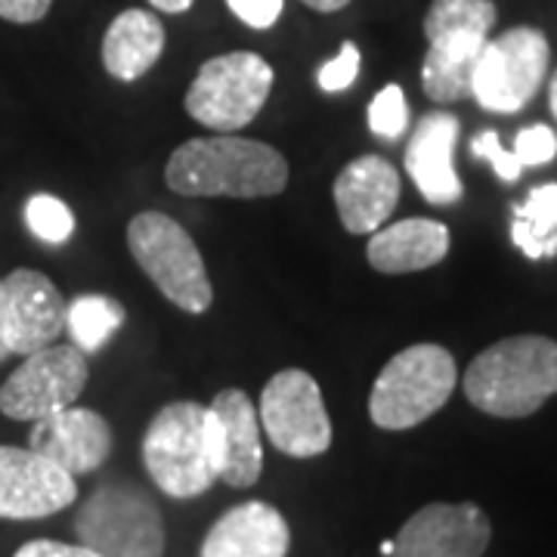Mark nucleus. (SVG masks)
<instances>
[{"label":"nucleus","instance_id":"nucleus-13","mask_svg":"<svg viewBox=\"0 0 557 557\" xmlns=\"http://www.w3.org/2000/svg\"><path fill=\"white\" fill-rule=\"evenodd\" d=\"M3 292V341L10 354L28 357L40 347L57 344L65 332L69 304L38 270H13L0 282Z\"/></svg>","mask_w":557,"mask_h":557},{"label":"nucleus","instance_id":"nucleus-8","mask_svg":"<svg viewBox=\"0 0 557 557\" xmlns=\"http://www.w3.org/2000/svg\"><path fill=\"white\" fill-rule=\"evenodd\" d=\"M548 62H552V47L539 28L533 25L508 28L505 35L486 40L474 69L471 97L486 112L518 115L545 84Z\"/></svg>","mask_w":557,"mask_h":557},{"label":"nucleus","instance_id":"nucleus-3","mask_svg":"<svg viewBox=\"0 0 557 557\" xmlns=\"http://www.w3.org/2000/svg\"><path fill=\"white\" fill-rule=\"evenodd\" d=\"M143 465L164 496H205L218 483L211 409L193 399L168 403L146 428Z\"/></svg>","mask_w":557,"mask_h":557},{"label":"nucleus","instance_id":"nucleus-5","mask_svg":"<svg viewBox=\"0 0 557 557\" xmlns=\"http://www.w3.org/2000/svg\"><path fill=\"white\" fill-rule=\"evenodd\" d=\"M78 545L100 557H164V518L137 483H100L75 515Z\"/></svg>","mask_w":557,"mask_h":557},{"label":"nucleus","instance_id":"nucleus-2","mask_svg":"<svg viewBox=\"0 0 557 557\" xmlns=\"http://www.w3.org/2000/svg\"><path fill=\"white\" fill-rule=\"evenodd\" d=\"M465 397L493 418L536 416L557 394V341L515 335L496 341L465 372Z\"/></svg>","mask_w":557,"mask_h":557},{"label":"nucleus","instance_id":"nucleus-9","mask_svg":"<svg viewBox=\"0 0 557 557\" xmlns=\"http://www.w3.org/2000/svg\"><path fill=\"white\" fill-rule=\"evenodd\" d=\"M260 431L278 453L317 458L332 446V418L319 381L304 369H282L260 394Z\"/></svg>","mask_w":557,"mask_h":557},{"label":"nucleus","instance_id":"nucleus-7","mask_svg":"<svg viewBox=\"0 0 557 557\" xmlns=\"http://www.w3.org/2000/svg\"><path fill=\"white\" fill-rule=\"evenodd\" d=\"M273 65L248 50L223 53L201 62L199 75L186 90V112L218 134H233L258 119L273 90Z\"/></svg>","mask_w":557,"mask_h":557},{"label":"nucleus","instance_id":"nucleus-23","mask_svg":"<svg viewBox=\"0 0 557 557\" xmlns=\"http://www.w3.org/2000/svg\"><path fill=\"white\" fill-rule=\"evenodd\" d=\"M124 319L127 313H124L121 300L109 298V295H81L65 310V332L72 335V344L81 354L90 357L115 338Z\"/></svg>","mask_w":557,"mask_h":557},{"label":"nucleus","instance_id":"nucleus-21","mask_svg":"<svg viewBox=\"0 0 557 557\" xmlns=\"http://www.w3.org/2000/svg\"><path fill=\"white\" fill-rule=\"evenodd\" d=\"M164 50V25L152 10L119 13L102 38V65L115 81H139Z\"/></svg>","mask_w":557,"mask_h":557},{"label":"nucleus","instance_id":"nucleus-17","mask_svg":"<svg viewBox=\"0 0 557 557\" xmlns=\"http://www.w3.org/2000/svg\"><path fill=\"white\" fill-rule=\"evenodd\" d=\"M461 121L453 112H431L418 121L406 146V174L431 205H456L465 186L456 174Z\"/></svg>","mask_w":557,"mask_h":557},{"label":"nucleus","instance_id":"nucleus-20","mask_svg":"<svg viewBox=\"0 0 557 557\" xmlns=\"http://www.w3.org/2000/svg\"><path fill=\"white\" fill-rule=\"evenodd\" d=\"M496 20L498 10L493 0H434L424 16L428 53L478 65Z\"/></svg>","mask_w":557,"mask_h":557},{"label":"nucleus","instance_id":"nucleus-11","mask_svg":"<svg viewBox=\"0 0 557 557\" xmlns=\"http://www.w3.org/2000/svg\"><path fill=\"white\" fill-rule=\"evenodd\" d=\"M493 523L474 502H431L399 527L391 557H483Z\"/></svg>","mask_w":557,"mask_h":557},{"label":"nucleus","instance_id":"nucleus-32","mask_svg":"<svg viewBox=\"0 0 557 557\" xmlns=\"http://www.w3.org/2000/svg\"><path fill=\"white\" fill-rule=\"evenodd\" d=\"M161 13H186L196 0H149Z\"/></svg>","mask_w":557,"mask_h":557},{"label":"nucleus","instance_id":"nucleus-10","mask_svg":"<svg viewBox=\"0 0 557 557\" xmlns=\"http://www.w3.org/2000/svg\"><path fill=\"white\" fill-rule=\"evenodd\" d=\"M87 357L75 344H50L22 359L0 384V412L13 421H38L75 406L87 387Z\"/></svg>","mask_w":557,"mask_h":557},{"label":"nucleus","instance_id":"nucleus-29","mask_svg":"<svg viewBox=\"0 0 557 557\" xmlns=\"http://www.w3.org/2000/svg\"><path fill=\"white\" fill-rule=\"evenodd\" d=\"M226 7H230L248 28L267 32V28H273L278 22V16H282L285 0H226Z\"/></svg>","mask_w":557,"mask_h":557},{"label":"nucleus","instance_id":"nucleus-24","mask_svg":"<svg viewBox=\"0 0 557 557\" xmlns=\"http://www.w3.org/2000/svg\"><path fill=\"white\" fill-rule=\"evenodd\" d=\"M25 223L28 230L47 245H65L75 236V214L72 208L50 193H38L25 201Z\"/></svg>","mask_w":557,"mask_h":557},{"label":"nucleus","instance_id":"nucleus-33","mask_svg":"<svg viewBox=\"0 0 557 557\" xmlns=\"http://www.w3.org/2000/svg\"><path fill=\"white\" fill-rule=\"evenodd\" d=\"M307 7H313L317 13H338V10H344L350 0H304Z\"/></svg>","mask_w":557,"mask_h":557},{"label":"nucleus","instance_id":"nucleus-34","mask_svg":"<svg viewBox=\"0 0 557 557\" xmlns=\"http://www.w3.org/2000/svg\"><path fill=\"white\" fill-rule=\"evenodd\" d=\"M3 282V278H0ZM10 357V350H7V341H3V292H0V362Z\"/></svg>","mask_w":557,"mask_h":557},{"label":"nucleus","instance_id":"nucleus-27","mask_svg":"<svg viewBox=\"0 0 557 557\" xmlns=\"http://www.w3.org/2000/svg\"><path fill=\"white\" fill-rule=\"evenodd\" d=\"M359 62L362 60H359L357 44H354V40H344L338 57L325 62L317 72L319 90H325V94H341V90H347V87L359 78Z\"/></svg>","mask_w":557,"mask_h":557},{"label":"nucleus","instance_id":"nucleus-18","mask_svg":"<svg viewBox=\"0 0 557 557\" xmlns=\"http://www.w3.org/2000/svg\"><path fill=\"white\" fill-rule=\"evenodd\" d=\"M292 530L267 502H242L223 511L201 539L199 557H288Z\"/></svg>","mask_w":557,"mask_h":557},{"label":"nucleus","instance_id":"nucleus-14","mask_svg":"<svg viewBox=\"0 0 557 557\" xmlns=\"http://www.w3.org/2000/svg\"><path fill=\"white\" fill-rule=\"evenodd\" d=\"M28 449L50 458L72 478L97 471L112 453V428L109 421L84 406H69L53 416L32 421Z\"/></svg>","mask_w":557,"mask_h":557},{"label":"nucleus","instance_id":"nucleus-1","mask_svg":"<svg viewBox=\"0 0 557 557\" xmlns=\"http://www.w3.org/2000/svg\"><path fill=\"white\" fill-rule=\"evenodd\" d=\"M164 183L193 199H270L288 186V161L258 139L201 137L171 152Z\"/></svg>","mask_w":557,"mask_h":557},{"label":"nucleus","instance_id":"nucleus-36","mask_svg":"<svg viewBox=\"0 0 557 557\" xmlns=\"http://www.w3.org/2000/svg\"><path fill=\"white\" fill-rule=\"evenodd\" d=\"M381 555H384V557L394 555V539H387V542H381Z\"/></svg>","mask_w":557,"mask_h":557},{"label":"nucleus","instance_id":"nucleus-12","mask_svg":"<svg viewBox=\"0 0 557 557\" xmlns=\"http://www.w3.org/2000/svg\"><path fill=\"white\" fill-rule=\"evenodd\" d=\"M78 498V483L35 449L0 446V518L40 520L60 515Z\"/></svg>","mask_w":557,"mask_h":557},{"label":"nucleus","instance_id":"nucleus-35","mask_svg":"<svg viewBox=\"0 0 557 557\" xmlns=\"http://www.w3.org/2000/svg\"><path fill=\"white\" fill-rule=\"evenodd\" d=\"M548 102H552V115L557 119V72L552 75V84H548Z\"/></svg>","mask_w":557,"mask_h":557},{"label":"nucleus","instance_id":"nucleus-30","mask_svg":"<svg viewBox=\"0 0 557 557\" xmlns=\"http://www.w3.org/2000/svg\"><path fill=\"white\" fill-rule=\"evenodd\" d=\"M13 557H100L97 552L84 548V545H69V542H57V539H35L25 542Z\"/></svg>","mask_w":557,"mask_h":557},{"label":"nucleus","instance_id":"nucleus-19","mask_svg":"<svg viewBox=\"0 0 557 557\" xmlns=\"http://www.w3.org/2000/svg\"><path fill=\"white\" fill-rule=\"evenodd\" d=\"M449 226L431 218H409L381 226L366 245L369 267L384 276H406L418 270H431L449 255Z\"/></svg>","mask_w":557,"mask_h":557},{"label":"nucleus","instance_id":"nucleus-28","mask_svg":"<svg viewBox=\"0 0 557 557\" xmlns=\"http://www.w3.org/2000/svg\"><path fill=\"white\" fill-rule=\"evenodd\" d=\"M471 156H474V159L490 161L493 171H496V177L505 180V183H518L520 174H523L520 161L515 159V152H508V149L502 146V139H498L496 131H483V134H478V137L471 139Z\"/></svg>","mask_w":557,"mask_h":557},{"label":"nucleus","instance_id":"nucleus-15","mask_svg":"<svg viewBox=\"0 0 557 557\" xmlns=\"http://www.w3.org/2000/svg\"><path fill=\"white\" fill-rule=\"evenodd\" d=\"M208 409L214 421L218 480L233 490L255 486L263 471V431L251 397L239 387H226Z\"/></svg>","mask_w":557,"mask_h":557},{"label":"nucleus","instance_id":"nucleus-4","mask_svg":"<svg viewBox=\"0 0 557 557\" xmlns=\"http://www.w3.org/2000/svg\"><path fill=\"white\" fill-rule=\"evenodd\" d=\"M458 384L453 354L440 344H412L372 384L369 418L381 431H409L449 403Z\"/></svg>","mask_w":557,"mask_h":557},{"label":"nucleus","instance_id":"nucleus-26","mask_svg":"<svg viewBox=\"0 0 557 557\" xmlns=\"http://www.w3.org/2000/svg\"><path fill=\"white\" fill-rule=\"evenodd\" d=\"M515 159L520 161V168H542L557 156V134L548 124H533L523 127L515 139Z\"/></svg>","mask_w":557,"mask_h":557},{"label":"nucleus","instance_id":"nucleus-16","mask_svg":"<svg viewBox=\"0 0 557 557\" xmlns=\"http://www.w3.org/2000/svg\"><path fill=\"white\" fill-rule=\"evenodd\" d=\"M341 226L350 236H369L381 230L399 201V171L381 156L354 159L332 186Z\"/></svg>","mask_w":557,"mask_h":557},{"label":"nucleus","instance_id":"nucleus-25","mask_svg":"<svg viewBox=\"0 0 557 557\" xmlns=\"http://www.w3.org/2000/svg\"><path fill=\"white\" fill-rule=\"evenodd\" d=\"M409 127V102L399 84H387L369 106V131L381 139H397Z\"/></svg>","mask_w":557,"mask_h":557},{"label":"nucleus","instance_id":"nucleus-6","mask_svg":"<svg viewBox=\"0 0 557 557\" xmlns=\"http://www.w3.org/2000/svg\"><path fill=\"white\" fill-rule=\"evenodd\" d=\"M127 248L139 270L174 307L199 317L214 304L199 245L174 218L161 211H139L127 223Z\"/></svg>","mask_w":557,"mask_h":557},{"label":"nucleus","instance_id":"nucleus-31","mask_svg":"<svg viewBox=\"0 0 557 557\" xmlns=\"http://www.w3.org/2000/svg\"><path fill=\"white\" fill-rule=\"evenodd\" d=\"M53 0H0V20L16 22V25H32L50 13Z\"/></svg>","mask_w":557,"mask_h":557},{"label":"nucleus","instance_id":"nucleus-22","mask_svg":"<svg viewBox=\"0 0 557 557\" xmlns=\"http://www.w3.org/2000/svg\"><path fill=\"white\" fill-rule=\"evenodd\" d=\"M511 242L523 258H557V183H542L515 205Z\"/></svg>","mask_w":557,"mask_h":557}]
</instances>
